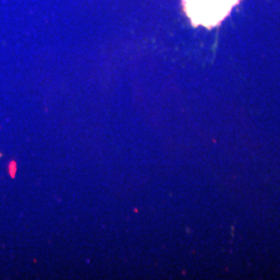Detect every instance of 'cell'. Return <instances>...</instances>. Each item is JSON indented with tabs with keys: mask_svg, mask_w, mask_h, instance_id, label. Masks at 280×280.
<instances>
[{
	"mask_svg": "<svg viewBox=\"0 0 280 280\" xmlns=\"http://www.w3.org/2000/svg\"><path fill=\"white\" fill-rule=\"evenodd\" d=\"M241 0H183V8L194 27L219 26Z\"/></svg>",
	"mask_w": 280,
	"mask_h": 280,
	"instance_id": "6da1fadb",
	"label": "cell"
}]
</instances>
